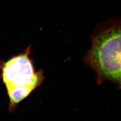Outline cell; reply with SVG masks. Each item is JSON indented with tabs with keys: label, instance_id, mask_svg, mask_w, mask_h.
<instances>
[{
	"label": "cell",
	"instance_id": "cell-1",
	"mask_svg": "<svg viewBox=\"0 0 121 121\" xmlns=\"http://www.w3.org/2000/svg\"><path fill=\"white\" fill-rule=\"evenodd\" d=\"M84 60L99 83L108 80L121 89V20L113 18L99 26Z\"/></svg>",
	"mask_w": 121,
	"mask_h": 121
},
{
	"label": "cell",
	"instance_id": "cell-2",
	"mask_svg": "<svg viewBox=\"0 0 121 121\" xmlns=\"http://www.w3.org/2000/svg\"><path fill=\"white\" fill-rule=\"evenodd\" d=\"M31 46L25 51L0 61V75L9 97V110H16L18 104L30 95L43 82L45 77L42 70L35 71L30 58Z\"/></svg>",
	"mask_w": 121,
	"mask_h": 121
}]
</instances>
